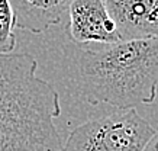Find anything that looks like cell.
Listing matches in <instances>:
<instances>
[{"instance_id":"6da1fadb","label":"cell","mask_w":158,"mask_h":151,"mask_svg":"<svg viewBox=\"0 0 158 151\" xmlns=\"http://www.w3.org/2000/svg\"><path fill=\"white\" fill-rule=\"evenodd\" d=\"M77 94L91 105H151L158 90V39L73 44Z\"/></svg>"},{"instance_id":"7a4b0ae2","label":"cell","mask_w":158,"mask_h":151,"mask_svg":"<svg viewBox=\"0 0 158 151\" xmlns=\"http://www.w3.org/2000/svg\"><path fill=\"white\" fill-rule=\"evenodd\" d=\"M57 90L26 52H0V151H60Z\"/></svg>"},{"instance_id":"3957f363","label":"cell","mask_w":158,"mask_h":151,"mask_svg":"<svg viewBox=\"0 0 158 151\" xmlns=\"http://www.w3.org/2000/svg\"><path fill=\"white\" fill-rule=\"evenodd\" d=\"M155 128L135 107L118 109L74 128L60 151H144Z\"/></svg>"},{"instance_id":"277c9868","label":"cell","mask_w":158,"mask_h":151,"mask_svg":"<svg viewBox=\"0 0 158 151\" xmlns=\"http://www.w3.org/2000/svg\"><path fill=\"white\" fill-rule=\"evenodd\" d=\"M68 36L73 44L122 41L106 0H71L68 7Z\"/></svg>"},{"instance_id":"5b68a950","label":"cell","mask_w":158,"mask_h":151,"mask_svg":"<svg viewBox=\"0 0 158 151\" xmlns=\"http://www.w3.org/2000/svg\"><path fill=\"white\" fill-rule=\"evenodd\" d=\"M122 39H158V0H106Z\"/></svg>"},{"instance_id":"8992f818","label":"cell","mask_w":158,"mask_h":151,"mask_svg":"<svg viewBox=\"0 0 158 151\" xmlns=\"http://www.w3.org/2000/svg\"><path fill=\"white\" fill-rule=\"evenodd\" d=\"M18 29L42 34L61 23L71 0H10Z\"/></svg>"},{"instance_id":"52a82bcc","label":"cell","mask_w":158,"mask_h":151,"mask_svg":"<svg viewBox=\"0 0 158 151\" xmlns=\"http://www.w3.org/2000/svg\"><path fill=\"white\" fill-rule=\"evenodd\" d=\"M16 22L10 0H0V52H13L16 48Z\"/></svg>"},{"instance_id":"ba28073f","label":"cell","mask_w":158,"mask_h":151,"mask_svg":"<svg viewBox=\"0 0 158 151\" xmlns=\"http://www.w3.org/2000/svg\"><path fill=\"white\" fill-rule=\"evenodd\" d=\"M144 151H158V128H155V132L149 138V141L147 142Z\"/></svg>"}]
</instances>
